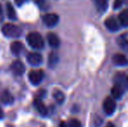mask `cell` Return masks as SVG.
I'll use <instances>...</instances> for the list:
<instances>
[{"label": "cell", "mask_w": 128, "mask_h": 127, "mask_svg": "<svg viewBox=\"0 0 128 127\" xmlns=\"http://www.w3.org/2000/svg\"><path fill=\"white\" fill-rule=\"evenodd\" d=\"M26 40L28 44L33 49L40 50L44 46V41L43 37L38 32H30L27 35Z\"/></svg>", "instance_id": "1"}, {"label": "cell", "mask_w": 128, "mask_h": 127, "mask_svg": "<svg viewBox=\"0 0 128 127\" xmlns=\"http://www.w3.org/2000/svg\"><path fill=\"white\" fill-rule=\"evenodd\" d=\"M1 31L4 37H10V38H17L22 35V29L10 23L4 24Z\"/></svg>", "instance_id": "2"}, {"label": "cell", "mask_w": 128, "mask_h": 127, "mask_svg": "<svg viewBox=\"0 0 128 127\" xmlns=\"http://www.w3.org/2000/svg\"><path fill=\"white\" fill-rule=\"evenodd\" d=\"M44 77V73L42 70H32L29 72L28 78L30 82L33 85H38V84L41 83V81L43 80Z\"/></svg>", "instance_id": "3"}, {"label": "cell", "mask_w": 128, "mask_h": 127, "mask_svg": "<svg viewBox=\"0 0 128 127\" xmlns=\"http://www.w3.org/2000/svg\"><path fill=\"white\" fill-rule=\"evenodd\" d=\"M103 110H104V113L107 115H112L114 113L115 110H116V102H115L114 98H111V97L106 98L103 103Z\"/></svg>", "instance_id": "4"}, {"label": "cell", "mask_w": 128, "mask_h": 127, "mask_svg": "<svg viewBox=\"0 0 128 127\" xmlns=\"http://www.w3.org/2000/svg\"><path fill=\"white\" fill-rule=\"evenodd\" d=\"M104 25L107 28L109 31H117L120 30V20L114 17H109L108 18L106 19L104 21Z\"/></svg>", "instance_id": "5"}, {"label": "cell", "mask_w": 128, "mask_h": 127, "mask_svg": "<svg viewBox=\"0 0 128 127\" xmlns=\"http://www.w3.org/2000/svg\"><path fill=\"white\" fill-rule=\"evenodd\" d=\"M59 17L55 13H48L43 17V22L48 27H54L58 23Z\"/></svg>", "instance_id": "6"}, {"label": "cell", "mask_w": 128, "mask_h": 127, "mask_svg": "<svg viewBox=\"0 0 128 127\" xmlns=\"http://www.w3.org/2000/svg\"><path fill=\"white\" fill-rule=\"evenodd\" d=\"M27 61L32 66H38L42 64L43 57L38 52H30L27 55Z\"/></svg>", "instance_id": "7"}, {"label": "cell", "mask_w": 128, "mask_h": 127, "mask_svg": "<svg viewBox=\"0 0 128 127\" xmlns=\"http://www.w3.org/2000/svg\"><path fill=\"white\" fill-rule=\"evenodd\" d=\"M10 69H12V71L17 76H21L22 74L24 73V71H26V66L23 64L22 61L20 60H16L10 65Z\"/></svg>", "instance_id": "8"}, {"label": "cell", "mask_w": 128, "mask_h": 127, "mask_svg": "<svg viewBox=\"0 0 128 127\" xmlns=\"http://www.w3.org/2000/svg\"><path fill=\"white\" fill-rule=\"evenodd\" d=\"M115 84H118L123 87L125 90H128V76L123 72H118L114 78Z\"/></svg>", "instance_id": "9"}, {"label": "cell", "mask_w": 128, "mask_h": 127, "mask_svg": "<svg viewBox=\"0 0 128 127\" xmlns=\"http://www.w3.org/2000/svg\"><path fill=\"white\" fill-rule=\"evenodd\" d=\"M34 105H35V108L37 109V111L38 112V113L40 114L43 117H46L48 113L47 107L44 105V104L43 103V101L41 100V98H36L34 100Z\"/></svg>", "instance_id": "10"}, {"label": "cell", "mask_w": 128, "mask_h": 127, "mask_svg": "<svg viewBox=\"0 0 128 127\" xmlns=\"http://www.w3.org/2000/svg\"><path fill=\"white\" fill-rule=\"evenodd\" d=\"M112 63L114 64L115 65H118V66H125L128 64V60L123 54L117 53V54L113 55Z\"/></svg>", "instance_id": "11"}, {"label": "cell", "mask_w": 128, "mask_h": 127, "mask_svg": "<svg viewBox=\"0 0 128 127\" xmlns=\"http://www.w3.org/2000/svg\"><path fill=\"white\" fill-rule=\"evenodd\" d=\"M125 91L126 90L122 86H120V85H118V84H115V85H113L112 88L111 93L114 99H118V98H122Z\"/></svg>", "instance_id": "12"}, {"label": "cell", "mask_w": 128, "mask_h": 127, "mask_svg": "<svg viewBox=\"0 0 128 127\" xmlns=\"http://www.w3.org/2000/svg\"><path fill=\"white\" fill-rule=\"evenodd\" d=\"M24 44H22L19 41H15L13 42L12 44H10V51L13 53L16 56H18L22 53V51H24Z\"/></svg>", "instance_id": "13"}, {"label": "cell", "mask_w": 128, "mask_h": 127, "mask_svg": "<svg viewBox=\"0 0 128 127\" xmlns=\"http://www.w3.org/2000/svg\"><path fill=\"white\" fill-rule=\"evenodd\" d=\"M47 41H48V44H50V46H52V48H58L59 46V44H60L59 37L55 33H52V32L48 33Z\"/></svg>", "instance_id": "14"}, {"label": "cell", "mask_w": 128, "mask_h": 127, "mask_svg": "<svg viewBox=\"0 0 128 127\" xmlns=\"http://www.w3.org/2000/svg\"><path fill=\"white\" fill-rule=\"evenodd\" d=\"M94 3L98 13L103 14L108 8V0H94Z\"/></svg>", "instance_id": "15"}, {"label": "cell", "mask_w": 128, "mask_h": 127, "mask_svg": "<svg viewBox=\"0 0 128 127\" xmlns=\"http://www.w3.org/2000/svg\"><path fill=\"white\" fill-rule=\"evenodd\" d=\"M13 96L8 92V91H4L0 96V101L4 105H10L13 103Z\"/></svg>", "instance_id": "16"}, {"label": "cell", "mask_w": 128, "mask_h": 127, "mask_svg": "<svg viewBox=\"0 0 128 127\" xmlns=\"http://www.w3.org/2000/svg\"><path fill=\"white\" fill-rule=\"evenodd\" d=\"M118 20L120 22V24L125 27H128V9L124 10L120 12L118 16Z\"/></svg>", "instance_id": "17"}, {"label": "cell", "mask_w": 128, "mask_h": 127, "mask_svg": "<svg viewBox=\"0 0 128 127\" xmlns=\"http://www.w3.org/2000/svg\"><path fill=\"white\" fill-rule=\"evenodd\" d=\"M6 11H7V15H8L9 18L10 20H16L17 19L15 9H14V7L12 6V4L10 3H8L6 4Z\"/></svg>", "instance_id": "18"}, {"label": "cell", "mask_w": 128, "mask_h": 127, "mask_svg": "<svg viewBox=\"0 0 128 127\" xmlns=\"http://www.w3.org/2000/svg\"><path fill=\"white\" fill-rule=\"evenodd\" d=\"M53 98L56 100V102L58 104H63V102L64 101V95L61 91L59 90H55L53 92Z\"/></svg>", "instance_id": "19"}, {"label": "cell", "mask_w": 128, "mask_h": 127, "mask_svg": "<svg viewBox=\"0 0 128 127\" xmlns=\"http://www.w3.org/2000/svg\"><path fill=\"white\" fill-rule=\"evenodd\" d=\"M58 58L57 54L52 52L49 56V65L52 67V66H54L58 63Z\"/></svg>", "instance_id": "20"}, {"label": "cell", "mask_w": 128, "mask_h": 127, "mask_svg": "<svg viewBox=\"0 0 128 127\" xmlns=\"http://www.w3.org/2000/svg\"><path fill=\"white\" fill-rule=\"evenodd\" d=\"M68 127H82V126H81L80 121L76 119H73L70 120L69 124H68Z\"/></svg>", "instance_id": "21"}, {"label": "cell", "mask_w": 128, "mask_h": 127, "mask_svg": "<svg viewBox=\"0 0 128 127\" xmlns=\"http://www.w3.org/2000/svg\"><path fill=\"white\" fill-rule=\"evenodd\" d=\"M35 3L38 5V7L42 10H46V3L44 0H35Z\"/></svg>", "instance_id": "22"}, {"label": "cell", "mask_w": 128, "mask_h": 127, "mask_svg": "<svg viewBox=\"0 0 128 127\" xmlns=\"http://www.w3.org/2000/svg\"><path fill=\"white\" fill-rule=\"evenodd\" d=\"M123 3H124L123 0H115L114 3H113V7H114V9L117 10V9H120Z\"/></svg>", "instance_id": "23"}, {"label": "cell", "mask_w": 128, "mask_h": 127, "mask_svg": "<svg viewBox=\"0 0 128 127\" xmlns=\"http://www.w3.org/2000/svg\"><path fill=\"white\" fill-rule=\"evenodd\" d=\"M26 2V0H15V3L17 5H18V6H21V5H23L24 3Z\"/></svg>", "instance_id": "24"}, {"label": "cell", "mask_w": 128, "mask_h": 127, "mask_svg": "<svg viewBox=\"0 0 128 127\" xmlns=\"http://www.w3.org/2000/svg\"><path fill=\"white\" fill-rule=\"evenodd\" d=\"M4 19V11H3V8H2L1 4H0V22L3 21Z\"/></svg>", "instance_id": "25"}, {"label": "cell", "mask_w": 128, "mask_h": 127, "mask_svg": "<svg viewBox=\"0 0 128 127\" xmlns=\"http://www.w3.org/2000/svg\"><path fill=\"white\" fill-rule=\"evenodd\" d=\"M4 118V112L1 108H0V119H2Z\"/></svg>", "instance_id": "26"}, {"label": "cell", "mask_w": 128, "mask_h": 127, "mask_svg": "<svg viewBox=\"0 0 128 127\" xmlns=\"http://www.w3.org/2000/svg\"><path fill=\"white\" fill-rule=\"evenodd\" d=\"M60 127H67V126L66 125V123L61 122V123H60Z\"/></svg>", "instance_id": "27"}, {"label": "cell", "mask_w": 128, "mask_h": 127, "mask_svg": "<svg viewBox=\"0 0 128 127\" xmlns=\"http://www.w3.org/2000/svg\"><path fill=\"white\" fill-rule=\"evenodd\" d=\"M106 127H114V126H113L112 123H108L107 126H106Z\"/></svg>", "instance_id": "28"}, {"label": "cell", "mask_w": 128, "mask_h": 127, "mask_svg": "<svg viewBox=\"0 0 128 127\" xmlns=\"http://www.w3.org/2000/svg\"><path fill=\"white\" fill-rule=\"evenodd\" d=\"M123 2H124V3H126V4L128 5V0H123Z\"/></svg>", "instance_id": "29"}]
</instances>
